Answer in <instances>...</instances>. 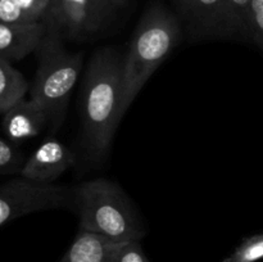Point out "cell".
Here are the masks:
<instances>
[{
  "instance_id": "7c38bea8",
  "label": "cell",
  "mask_w": 263,
  "mask_h": 262,
  "mask_svg": "<svg viewBox=\"0 0 263 262\" xmlns=\"http://www.w3.org/2000/svg\"><path fill=\"white\" fill-rule=\"evenodd\" d=\"M30 90V84L26 77L12 63L0 58V113L14 107L18 102L25 99Z\"/></svg>"
},
{
  "instance_id": "277c9868",
  "label": "cell",
  "mask_w": 263,
  "mask_h": 262,
  "mask_svg": "<svg viewBox=\"0 0 263 262\" xmlns=\"http://www.w3.org/2000/svg\"><path fill=\"white\" fill-rule=\"evenodd\" d=\"M63 36L51 26L46 25V32L36 50L39 64L30 87L31 99L43 105L50 116L53 131L66 117L72 90L82 68V53H71L63 44Z\"/></svg>"
},
{
  "instance_id": "2e32d148",
  "label": "cell",
  "mask_w": 263,
  "mask_h": 262,
  "mask_svg": "<svg viewBox=\"0 0 263 262\" xmlns=\"http://www.w3.org/2000/svg\"><path fill=\"white\" fill-rule=\"evenodd\" d=\"M263 51V0L251 3V40Z\"/></svg>"
},
{
  "instance_id": "30bf717a",
  "label": "cell",
  "mask_w": 263,
  "mask_h": 262,
  "mask_svg": "<svg viewBox=\"0 0 263 262\" xmlns=\"http://www.w3.org/2000/svg\"><path fill=\"white\" fill-rule=\"evenodd\" d=\"M46 32L45 22H0V58L18 62L37 50Z\"/></svg>"
},
{
  "instance_id": "4fadbf2b",
  "label": "cell",
  "mask_w": 263,
  "mask_h": 262,
  "mask_svg": "<svg viewBox=\"0 0 263 262\" xmlns=\"http://www.w3.org/2000/svg\"><path fill=\"white\" fill-rule=\"evenodd\" d=\"M263 259V233L244 238L221 262H258Z\"/></svg>"
},
{
  "instance_id": "e0dca14e",
  "label": "cell",
  "mask_w": 263,
  "mask_h": 262,
  "mask_svg": "<svg viewBox=\"0 0 263 262\" xmlns=\"http://www.w3.org/2000/svg\"><path fill=\"white\" fill-rule=\"evenodd\" d=\"M113 262H151L145 256L140 241L121 243L116 252Z\"/></svg>"
},
{
  "instance_id": "ba28073f",
  "label": "cell",
  "mask_w": 263,
  "mask_h": 262,
  "mask_svg": "<svg viewBox=\"0 0 263 262\" xmlns=\"http://www.w3.org/2000/svg\"><path fill=\"white\" fill-rule=\"evenodd\" d=\"M76 162V153L63 141L49 136L26 159L20 176L44 184H53Z\"/></svg>"
},
{
  "instance_id": "9a60e30c",
  "label": "cell",
  "mask_w": 263,
  "mask_h": 262,
  "mask_svg": "<svg viewBox=\"0 0 263 262\" xmlns=\"http://www.w3.org/2000/svg\"><path fill=\"white\" fill-rule=\"evenodd\" d=\"M25 162V154L14 143L0 138V175L21 174Z\"/></svg>"
},
{
  "instance_id": "5bb4252c",
  "label": "cell",
  "mask_w": 263,
  "mask_h": 262,
  "mask_svg": "<svg viewBox=\"0 0 263 262\" xmlns=\"http://www.w3.org/2000/svg\"><path fill=\"white\" fill-rule=\"evenodd\" d=\"M251 3L252 0H228L236 40H251Z\"/></svg>"
},
{
  "instance_id": "8992f818",
  "label": "cell",
  "mask_w": 263,
  "mask_h": 262,
  "mask_svg": "<svg viewBox=\"0 0 263 262\" xmlns=\"http://www.w3.org/2000/svg\"><path fill=\"white\" fill-rule=\"evenodd\" d=\"M117 8L112 0H53L44 22L63 38H90L105 27Z\"/></svg>"
},
{
  "instance_id": "5b68a950",
  "label": "cell",
  "mask_w": 263,
  "mask_h": 262,
  "mask_svg": "<svg viewBox=\"0 0 263 262\" xmlns=\"http://www.w3.org/2000/svg\"><path fill=\"white\" fill-rule=\"evenodd\" d=\"M73 205V188L25 177L0 185V226L22 216Z\"/></svg>"
},
{
  "instance_id": "8fae6325",
  "label": "cell",
  "mask_w": 263,
  "mask_h": 262,
  "mask_svg": "<svg viewBox=\"0 0 263 262\" xmlns=\"http://www.w3.org/2000/svg\"><path fill=\"white\" fill-rule=\"evenodd\" d=\"M120 244L98 234L79 230L59 262H113Z\"/></svg>"
},
{
  "instance_id": "52a82bcc",
  "label": "cell",
  "mask_w": 263,
  "mask_h": 262,
  "mask_svg": "<svg viewBox=\"0 0 263 262\" xmlns=\"http://www.w3.org/2000/svg\"><path fill=\"white\" fill-rule=\"evenodd\" d=\"M179 17L195 40H236L228 0H174Z\"/></svg>"
},
{
  "instance_id": "3957f363",
  "label": "cell",
  "mask_w": 263,
  "mask_h": 262,
  "mask_svg": "<svg viewBox=\"0 0 263 262\" xmlns=\"http://www.w3.org/2000/svg\"><path fill=\"white\" fill-rule=\"evenodd\" d=\"M73 207L80 230L98 234L116 243L141 241L146 228L125 190L112 180L98 177L73 188Z\"/></svg>"
},
{
  "instance_id": "ac0fdd59",
  "label": "cell",
  "mask_w": 263,
  "mask_h": 262,
  "mask_svg": "<svg viewBox=\"0 0 263 262\" xmlns=\"http://www.w3.org/2000/svg\"><path fill=\"white\" fill-rule=\"evenodd\" d=\"M128 0H112V3L115 4L116 8H122L125 7L126 3H127Z\"/></svg>"
},
{
  "instance_id": "7a4b0ae2",
  "label": "cell",
  "mask_w": 263,
  "mask_h": 262,
  "mask_svg": "<svg viewBox=\"0 0 263 262\" xmlns=\"http://www.w3.org/2000/svg\"><path fill=\"white\" fill-rule=\"evenodd\" d=\"M181 40L177 15L164 5H151L139 21L122 62V100L125 115L152 74L166 61Z\"/></svg>"
},
{
  "instance_id": "6da1fadb",
  "label": "cell",
  "mask_w": 263,
  "mask_h": 262,
  "mask_svg": "<svg viewBox=\"0 0 263 262\" xmlns=\"http://www.w3.org/2000/svg\"><path fill=\"white\" fill-rule=\"evenodd\" d=\"M123 55L115 48L94 53L86 67L80 95L81 144L87 161L100 164L109 154L122 120Z\"/></svg>"
},
{
  "instance_id": "9c48e42d",
  "label": "cell",
  "mask_w": 263,
  "mask_h": 262,
  "mask_svg": "<svg viewBox=\"0 0 263 262\" xmlns=\"http://www.w3.org/2000/svg\"><path fill=\"white\" fill-rule=\"evenodd\" d=\"M50 123V116L45 108L33 99H22L4 113L3 131L8 140L14 144L37 136Z\"/></svg>"
}]
</instances>
